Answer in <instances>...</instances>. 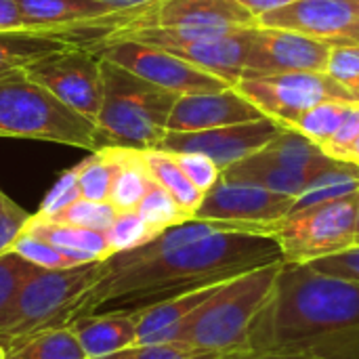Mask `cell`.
<instances>
[{
	"label": "cell",
	"mask_w": 359,
	"mask_h": 359,
	"mask_svg": "<svg viewBox=\"0 0 359 359\" xmlns=\"http://www.w3.org/2000/svg\"><path fill=\"white\" fill-rule=\"evenodd\" d=\"M278 261L284 257L273 236L189 219L141 248L105 259V278L88 297L80 318L143 311Z\"/></svg>",
	"instance_id": "6da1fadb"
},
{
	"label": "cell",
	"mask_w": 359,
	"mask_h": 359,
	"mask_svg": "<svg viewBox=\"0 0 359 359\" xmlns=\"http://www.w3.org/2000/svg\"><path fill=\"white\" fill-rule=\"evenodd\" d=\"M248 349L359 359V282L284 261L271 297L252 324Z\"/></svg>",
	"instance_id": "7a4b0ae2"
},
{
	"label": "cell",
	"mask_w": 359,
	"mask_h": 359,
	"mask_svg": "<svg viewBox=\"0 0 359 359\" xmlns=\"http://www.w3.org/2000/svg\"><path fill=\"white\" fill-rule=\"evenodd\" d=\"M103 278V261L67 269H40L32 276L19 292L6 326L0 328V347L4 353H13L42 332L67 328L76 322Z\"/></svg>",
	"instance_id": "3957f363"
},
{
	"label": "cell",
	"mask_w": 359,
	"mask_h": 359,
	"mask_svg": "<svg viewBox=\"0 0 359 359\" xmlns=\"http://www.w3.org/2000/svg\"><path fill=\"white\" fill-rule=\"evenodd\" d=\"M282 263H269L225 282L183 324L175 343H187L221 355L246 351L252 324L271 297Z\"/></svg>",
	"instance_id": "277c9868"
},
{
	"label": "cell",
	"mask_w": 359,
	"mask_h": 359,
	"mask_svg": "<svg viewBox=\"0 0 359 359\" xmlns=\"http://www.w3.org/2000/svg\"><path fill=\"white\" fill-rule=\"evenodd\" d=\"M0 139L44 141L86 151L105 147L95 122L65 107L23 69L0 76Z\"/></svg>",
	"instance_id": "5b68a950"
},
{
	"label": "cell",
	"mask_w": 359,
	"mask_h": 359,
	"mask_svg": "<svg viewBox=\"0 0 359 359\" xmlns=\"http://www.w3.org/2000/svg\"><path fill=\"white\" fill-rule=\"evenodd\" d=\"M103 103L97 128L105 145L158 147L179 95L164 90L101 57Z\"/></svg>",
	"instance_id": "8992f818"
},
{
	"label": "cell",
	"mask_w": 359,
	"mask_h": 359,
	"mask_svg": "<svg viewBox=\"0 0 359 359\" xmlns=\"http://www.w3.org/2000/svg\"><path fill=\"white\" fill-rule=\"evenodd\" d=\"M359 191L284 217L273 238L286 263H311L353 248Z\"/></svg>",
	"instance_id": "52a82bcc"
},
{
	"label": "cell",
	"mask_w": 359,
	"mask_h": 359,
	"mask_svg": "<svg viewBox=\"0 0 359 359\" xmlns=\"http://www.w3.org/2000/svg\"><path fill=\"white\" fill-rule=\"evenodd\" d=\"M233 88L244 95L252 105H257L263 116L288 128L305 111L324 101H359L351 90H347L326 72H288L242 78Z\"/></svg>",
	"instance_id": "ba28073f"
},
{
	"label": "cell",
	"mask_w": 359,
	"mask_h": 359,
	"mask_svg": "<svg viewBox=\"0 0 359 359\" xmlns=\"http://www.w3.org/2000/svg\"><path fill=\"white\" fill-rule=\"evenodd\" d=\"M23 74L65 107L97 122L103 103L101 57L86 46H67L23 67Z\"/></svg>",
	"instance_id": "9c48e42d"
},
{
	"label": "cell",
	"mask_w": 359,
	"mask_h": 359,
	"mask_svg": "<svg viewBox=\"0 0 359 359\" xmlns=\"http://www.w3.org/2000/svg\"><path fill=\"white\" fill-rule=\"evenodd\" d=\"M93 50L99 57L179 97L229 88L225 80L204 72L202 67H196L194 63L168 50H162V48H156L137 40H107V42L93 46Z\"/></svg>",
	"instance_id": "30bf717a"
},
{
	"label": "cell",
	"mask_w": 359,
	"mask_h": 359,
	"mask_svg": "<svg viewBox=\"0 0 359 359\" xmlns=\"http://www.w3.org/2000/svg\"><path fill=\"white\" fill-rule=\"evenodd\" d=\"M292 204V196L276 194L255 183L219 179V183L204 194L194 219L229 223L242 231L273 236L276 225L288 217Z\"/></svg>",
	"instance_id": "8fae6325"
},
{
	"label": "cell",
	"mask_w": 359,
	"mask_h": 359,
	"mask_svg": "<svg viewBox=\"0 0 359 359\" xmlns=\"http://www.w3.org/2000/svg\"><path fill=\"white\" fill-rule=\"evenodd\" d=\"M332 44L282 27H248V53L242 78L288 72H326Z\"/></svg>",
	"instance_id": "7c38bea8"
},
{
	"label": "cell",
	"mask_w": 359,
	"mask_h": 359,
	"mask_svg": "<svg viewBox=\"0 0 359 359\" xmlns=\"http://www.w3.org/2000/svg\"><path fill=\"white\" fill-rule=\"evenodd\" d=\"M257 17L238 0H151L128 8L109 36L147 27H252ZM105 36V38H109ZM103 38V40H105Z\"/></svg>",
	"instance_id": "4fadbf2b"
},
{
	"label": "cell",
	"mask_w": 359,
	"mask_h": 359,
	"mask_svg": "<svg viewBox=\"0 0 359 359\" xmlns=\"http://www.w3.org/2000/svg\"><path fill=\"white\" fill-rule=\"evenodd\" d=\"M282 128L284 124L271 118H261L252 122L229 124V126L200 130V133H166V137L158 147L172 154L179 151L204 154L221 170H225L231 164L263 149L280 135Z\"/></svg>",
	"instance_id": "5bb4252c"
},
{
	"label": "cell",
	"mask_w": 359,
	"mask_h": 359,
	"mask_svg": "<svg viewBox=\"0 0 359 359\" xmlns=\"http://www.w3.org/2000/svg\"><path fill=\"white\" fill-rule=\"evenodd\" d=\"M257 25L299 32L330 44H359V0H294L261 15Z\"/></svg>",
	"instance_id": "9a60e30c"
},
{
	"label": "cell",
	"mask_w": 359,
	"mask_h": 359,
	"mask_svg": "<svg viewBox=\"0 0 359 359\" xmlns=\"http://www.w3.org/2000/svg\"><path fill=\"white\" fill-rule=\"evenodd\" d=\"M267 118L233 86L215 93L181 95L170 111L166 133H200Z\"/></svg>",
	"instance_id": "2e32d148"
},
{
	"label": "cell",
	"mask_w": 359,
	"mask_h": 359,
	"mask_svg": "<svg viewBox=\"0 0 359 359\" xmlns=\"http://www.w3.org/2000/svg\"><path fill=\"white\" fill-rule=\"evenodd\" d=\"M196 67L225 80L229 86H236L244 76V63L248 53V27L225 36H204L185 42H168L160 46Z\"/></svg>",
	"instance_id": "e0dca14e"
},
{
	"label": "cell",
	"mask_w": 359,
	"mask_h": 359,
	"mask_svg": "<svg viewBox=\"0 0 359 359\" xmlns=\"http://www.w3.org/2000/svg\"><path fill=\"white\" fill-rule=\"evenodd\" d=\"M229 282V280H225ZM210 284L185 294H179L175 299L162 301L149 309L141 311V322H139V334H137V345H160V343H175L177 332L183 328V324L206 303L210 301L217 290L225 284Z\"/></svg>",
	"instance_id": "ac0fdd59"
},
{
	"label": "cell",
	"mask_w": 359,
	"mask_h": 359,
	"mask_svg": "<svg viewBox=\"0 0 359 359\" xmlns=\"http://www.w3.org/2000/svg\"><path fill=\"white\" fill-rule=\"evenodd\" d=\"M141 311L135 313H99L84 316L67 328L76 334L88 359L111 355L116 351L137 345Z\"/></svg>",
	"instance_id": "d6986e66"
},
{
	"label": "cell",
	"mask_w": 359,
	"mask_h": 359,
	"mask_svg": "<svg viewBox=\"0 0 359 359\" xmlns=\"http://www.w3.org/2000/svg\"><path fill=\"white\" fill-rule=\"evenodd\" d=\"M23 231L38 236L44 242L57 246L59 250L69 255L78 265L105 261L114 255L103 231L82 229V227H74V225H65V223H55L48 219H40L36 215H32V219Z\"/></svg>",
	"instance_id": "ffe728a7"
},
{
	"label": "cell",
	"mask_w": 359,
	"mask_h": 359,
	"mask_svg": "<svg viewBox=\"0 0 359 359\" xmlns=\"http://www.w3.org/2000/svg\"><path fill=\"white\" fill-rule=\"evenodd\" d=\"M74 46L65 40L53 38L48 32L42 29H23V32H8L0 34V76L13 69H23L25 65Z\"/></svg>",
	"instance_id": "44dd1931"
},
{
	"label": "cell",
	"mask_w": 359,
	"mask_h": 359,
	"mask_svg": "<svg viewBox=\"0 0 359 359\" xmlns=\"http://www.w3.org/2000/svg\"><path fill=\"white\" fill-rule=\"evenodd\" d=\"M151 183H154V177L141 156V149L120 147V168L116 172V179L109 191V204L118 212L137 210V206L141 204Z\"/></svg>",
	"instance_id": "7402d4cb"
},
{
	"label": "cell",
	"mask_w": 359,
	"mask_h": 359,
	"mask_svg": "<svg viewBox=\"0 0 359 359\" xmlns=\"http://www.w3.org/2000/svg\"><path fill=\"white\" fill-rule=\"evenodd\" d=\"M141 156H143L154 181L158 185H162L187 215L194 217L204 200V194L185 177V172L181 170V166L177 164L172 154L164 151L160 147H145V149H141Z\"/></svg>",
	"instance_id": "603a6c76"
},
{
	"label": "cell",
	"mask_w": 359,
	"mask_h": 359,
	"mask_svg": "<svg viewBox=\"0 0 359 359\" xmlns=\"http://www.w3.org/2000/svg\"><path fill=\"white\" fill-rule=\"evenodd\" d=\"M120 168V147L105 145L97 151H90L86 160L76 164L78 187L82 200L90 202H109V191Z\"/></svg>",
	"instance_id": "cb8c5ba5"
},
{
	"label": "cell",
	"mask_w": 359,
	"mask_h": 359,
	"mask_svg": "<svg viewBox=\"0 0 359 359\" xmlns=\"http://www.w3.org/2000/svg\"><path fill=\"white\" fill-rule=\"evenodd\" d=\"M355 191H359V166L349 164V162H339L337 166H332L330 170L313 179L311 185L301 196L294 198L290 212H299V210H305L324 202H332Z\"/></svg>",
	"instance_id": "d4e9b609"
},
{
	"label": "cell",
	"mask_w": 359,
	"mask_h": 359,
	"mask_svg": "<svg viewBox=\"0 0 359 359\" xmlns=\"http://www.w3.org/2000/svg\"><path fill=\"white\" fill-rule=\"evenodd\" d=\"M6 359H88L72 328L42 332L8 353Z\"/></svg>",
	"instance_id": "484cf974"
},
{
	"label": "cell",
	"mask_w": 359,
	"mask_h": 359,
	"mask_svg": "<svg viewBox=\"0 0 359 359\" xmlns=\"http://www.w3.org/2000/svg\"><path fill=\"white\" fill-rule=\"evenodd\" d=\"M351 103L353 101H343V99L324 101V103L311 107L309 111H305L290 128H294L297 133L307 137L311 143L322 147L339 130V126H341L347 109L351 107Z\"/></svg>",
	"instance_id": "4316f807"
},
{
	"label": "cell",
	"mask_w": 359,
	"mask_h": 359,
	"mask_svg": "<svg viewBox=\"0 0 359 359\" xmlns=\"http://www.w3.org/2000/svg\"><path fill=\"white\" fill-rule=\"evenodd\" d=\"M40 269L42 267L29 263L13 250L0 255V328L6 326L25 282Z\"/></svg>",
	"instance_id": "83f0119b"
},
{
	"label": "cell",
	"mask_w": 359,
	"mask_h": 359,
	"mask_svg": "<svg viewBox=\"0 0 359 359\" xmlns=\"http://www.w3.org/2000/svg\"><path fill=\"white\" fill-rule=\"evenodd\" d=\"M137 212L141 215V219L154 227L158 233L175 227V225H181L189 219H194L191 215H187L179 202L162 187L158 185L156 181L151 183V187L147 189V194L143 196L141 204L137 206Z\"/></svg>",
	"instance_id": "f1b7e54d"
},
{
	"label": "cell",
	"mask_w": 359,
	"mask_h": 359,
	"mask_svg": "<svg viewBox=\"0 0 359 359\" xmlns=\"http://www.w3.org/2000/svg\"><path fill=\"white\" fill-rule=\"evenodd\" d=\"M158 236L160 233L154 227H149L137 210L118 212V217L114 219V223L105 231L107 244H109L114 255L141 248Z\"/></svg>",
	"instance_id": "f546056e"
},
{
	"label": "cell",
	"mask_w": 359,
	"mask_h": 359,
	"mask_svg": "<svg viewBox=\"0 0 359 359\" xmlns=\"http://www.w3.org/2000/svg\"><path fill=\"white\" fill-rule=\"evenodd\" d=\"M118 217V210L109 202H90V200H78L59 215L50 217L48 221L55 223H65L82 229H93V231H107V227L114 223Z\"/></svg>",
	"instance_id": "4dcf8cb0"
},
{
	"label": "cell",
	"mask_w": 359,
	"mask_h": 359,
	"mask_svg": "<svg viewBox=\"0 0 359 359\" xmlns=\"http://www.w3.org/2000/svg\"><path fill=\"white\" fill-rule=\"evenodd\" d=\"M11 250L21 255L23 259H27L29 263H34V265H38L42 269H67V267H76L78 265L69 255H65L57 246L44 242L38 236L25 233V231L15 240Z\"/></svg>",
	"instance_id": "1f68e13d"
},
{
	"label": "cell",
	"mask_w": 359,
	"mask_h": 359,
	"mask_svg": "<svg viewBox=\"0 0 359 359\" xmlns=\"http://www.w3.org/2000/svg\"><path fill=\"white\" fill-rule=\"evenodd\" d=\"M95 359H223L221 353L204 351L187 343H160V345H135L111 355Z\"/></svg>",
	"instance_id": "d6a6232c"
},
{
	"label": "cell",
	"mask_w": 359,
	"mask_h": 359,
	"mask_svg": "<svg viewBox=\"0 0 359 359\" xmlns=\"http://www.w3.org/2000/svg\"><path fill=\"white\" fill-rule=\"evenodd\" d=\"M326 74L359 99V44H332Z\"/></svg>",
	"instance_id": "836d02e7"
},
{
	"label": "cell",
	"mask_w": 359,
	"mask_h": 359,
	"mask_svg": "<svg viewBox=\"0 0 359 359\" xmlns=\"http://www.w3.org/2000/svg\"><path fill=\"white\" fill-rule=\"evenodd\" d=\"M82 196H80V187H78V170L76 166L65 170L57 183L48 189V194L44 196L36 217L40 219H50L55 215H59L61 210H65L67 206H72L74 202H78Z\"/></svg>",
	"instance_id": "e575fe53"
},
{
	"label": "cell",
	"mask_w": 359,
	"mask_h": 359,
	"mask_svg": "<svg viewBox=\"0 0 359 359\" xmlns=\"http://www.w3.org/2000/svg\"><path fill=\"white\" fill-rule=\"evenodd\" d=\"M172 154V151H170ZM172 158L177 160V164L181 166V170L185 172V177L202 191H210L219 179H221V168L204 154H189V151H179L172 154Z\"/></svg>",
	"instance_id": "d590c367"
},
{
	"label": "cell",
	"mask_w": 359,
	"mask_h": 359,
	"mask_svg": "<svg viewBox=\"0 0 359 359\" xmlns=\"http://www.w3.org/2000/svg\"><path fill=\"white\" fill-rule=\"evenodd\" d=\"M29 219L32 215L0 189V255L11 250L15 240L27 227Z\"/></svg>",
	"instance_id": "8d00e7d4"
},
{
	"label": "cell",
	"mask_w": 359,
	"mask_h": 359,
	"mask_svg": "<svg viewBox=\"0 0 359 359\" xmlns=\"http://www.w3.org/2000/svg\"><path fill=\"white\" fill-rule=\"evenodd\" d=\"M359 137V101H353L351 107L347 109L339 130L332 135V139L328 143L322 145V151L337 160V162H347L349 151L353 147V143L358 141Z\"/></svg>",
	"instance_id": "74e56055"
},
{
	"label": "cell",
	"mask_w": 359,
	"mask_h": 359,
	"mask_svg": "<svg viewBox=\"0 0 359 359\" xmlns=\"http://www.w3.org/2000/svg\"><path fill=\"white\" fill-rule=\"evenodd\" d=\"M305 265L313 267L320 273H328L334 278H345L351 282H359L358 246L343 250V252H337V255H330V257H324V259H318V261H311V263H305Z\"/></svg>",
	"instance_id": "f35d334b"
},
{
	"label": "cell",
	"mask_w": 359,
	"mask_h": 359,
	"mask_svg": "<svg viewBox=\"0 0 359 359\" xmlns=\"http://www.w3.org/2000/svg\"><path fill=\"white\" fill-rule=\"evenodd\" d=\"M23 29L27 27H25L17 0H0V34L23 32Z\"/></svg>",
	"instance_id": "ab89813d"
},
{
	"label": "cell",
	"mask_w": 359,
	"mask_h": 359,
	"mask_svg": "<svg viewBox=\"0 0 359 359\" xmlns=\"http://www.w3.org/2000/svg\"><path fill=\"white\" fill-rule=\"evenodd\" d=\"M238 2L259 19L261 15L269 13V11H276L280 6H286V4H290L294 0H238Z\"/></svg>",
	"instance_id": "60d3db41"
},
{
	"label": "cell",
	"mask_w": 359,
	"mask_h": 359,
	"mask_svg": "<svg viewBox=\"0 0 359 359\" xmlns=\"http://www.w3.org/2000/svg\"><path fill=\"white\" fill-rule=\"evenodd\" d=\"M223 359H316L307 358V355H297V353H265V351H236V353H227Z\"/></svg>",
	"instance_id": "b9f144b4"
},
{
	"label": "cell",
	"mask_w": 359,
	"mask_h": 359,
	"mask_svg": "<svg viewBox=\"0 0 359 359\" xmlns=\"http://www.w3.org/2000/svg\"><path fill=\"white\" fill-rule=\"evenodd\" d=\"M93 2H99V4H105L114 11H126V8H135V6H141V4H147L151 0H93Z\"/></svg>",
	"instance_id": "7bdbcfd3"
},
{
	"label": "cell",
	"mask_w": 359,
	"mask_h": 359,
	"mask_svg": "<svg viewBox=\"0 0 359 359\" xmlns=\"http://www.w3.org/2000/svg\"><path fill=\"white\" fill-rule=\"evenodd\" d=\"M347 162H349V164H358L359 166V137H358V141L353 143L351 151H349V158H347Z\"/></svg>",
	"instance_id": "ee69618b"
},
{
	"label": "cell",
	"mask_w": 359,
	"mask_h": 359,
	"mask_svg": "<svg viewBox=\"0 0 359 359\" xmlns=\"http://www.w3.org/2000/svg\"><path fill=\"white\" fill-rule=\"evenodd\" d=\"M353 246H358L359 248V206H358V219H355V242H353Z\"/></svg>",
	"instance_id": "f6af8a7d"
},
{
	"label": "cell",
	"mask_w": 359,
	"mask_h": 359,
	"mask_svg": "<svg viewBox=\"0 0 359 359\" xmlns=\"http://www.w3.org/2000/svg\"><path fill=\"white\" fill-rule=\"evenodd\" d=\"M0 359H6V353H4V349L0 347Z\"/></svg>",
	"instance_id": "bcb514c9"
}]
</instances>
